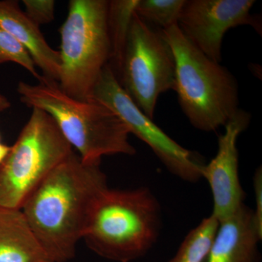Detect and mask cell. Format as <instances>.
<instances>
[{
  "label": "cell",
  "instance_id": "1",
  "mask_svg": "<svg viewBox=\"0 0 262 262\" xmlns=\"http://www.w3.org/2000/svg\"><path fill=\"white\" fill-rule=\"evenodd\" d=\"M108 187L101 162L74 151L48 174L22 206V213L53 262L75 257L98 198Z\"/></svg>",
  "mask_w": 262,
  "mask_h": 262
},
{
  "label": "cell",
  "instance_id": "2",
  "mask_svg": "<svg viewBox=\"0 0 262 262\" xmlns=\"http://www.w3.org/2000/svg\"><path fill=\"white\" fill-rule=\"evenodd\" d=\"M17 92L22 103L46 112L72 148L85 162H101L106 155L136 154L129 141L130 130L113 110L103 103L70 97L58 82L42 77L37 84L20 81Z\"/></svg>",
  "mask_w": 262,
  "mask_h": 262
},
{
  "label": "cell",
  "instance_id": "3",
  "mask_svg": "<svg viewBox=\"0 0 262 262\" xmlns=\"http://www.w3.org/2000/svg\"><path fill=\"white\" fill-rule=\"evenodd\" d=\"M161 208L147 187L106 188L98 198L83 238L101 257L131 262L147 254L159 237Z\"/></svg>",
  "mask_w": 262,
  "mask_h": 262
},
{
  "label": "cell",
  "instance_id": "4",
  "mask_svg": "<svg viewBox=\"0 0 262 262\" xmlns=\"http://www.w3.org/2000/svg\"><path fill=\"white\" fill-rule=\"evenodd\" d=\"M163 31L175 58L173 91L193 127L205 132L225 126L239 110L238 84L174 25Z\"/></svg>",
  "mask_w": 262,
  "mask_h": 262
},
{
  "label": "cell",
  "instance_id": "5",
  "mask_svg": "<svg viewBox=\"0 0 262 262\" xmlns=\"http://www.w3.org/2000/svg\"><path fill=\"white\" fill-rule=\"evenodd\" d=\"M107 0H71L60 29L58 85L70 97L88 101L111 54Z\"/></svg>",
  "mask_w": 262,
  "mask_h": 262
},
{
  "label": "cell",
  "instance_id": "6",
  "mask_svg": "<svg viewBox=\"0 0 262 262\" xmlns=\"http://www.w3.org/2000/svg\"><path fill=\"white\" fill-rule=\"evenodd\" d=\"M73 151L48 113L33 108L0 164V208L20 209L29 194Z\"/></svg>",
  "mask_w": 262,
  "mask_h": 262
},
{
  "label": "cell",
  "instance_id": "7",
  "mask_svg": "<svg viewBox=\"0 0 262 262\" xmlns=\"http://www.w3.org/2000/svg\"><path fill=\"white\" fill-rule=\"evenodd\" d=\"M117 79L136 106L151 120L160 95L173 90L175 58L163 31L136 13Z\"/></svg>",
  "mask_w": 262,
  "mask_h": 262
},
{
  "label": "cell",
  "instance_id": "8",
  "mask_svg": "<svg viewBox=\"0 0 262 262\" xmlns=\"http://www.w3.org/2000/svg\"><path fill=\"white\" fill-rule=\"evenodd\" d=\"M91 98L113 110L130 134L146 143L170 173L188 182L202 178V168L206 163L201 155L179 145L146 117L122 89L110 65L98 77Z\"/></svg>",
  "mask_w": 262,
  "mask_h": 262
},
{
  "label": "cell",
  "instance_id": "9",
  "mask_svg": "<svg viewBox=\"0 0 262 262\" xmlns=\"http://www.w3.org/2000/svg\"><path fill=\"white\" fill-rule=\"evenodd\" d=\"M255 3L254 0H186L178 27L208 58L220 63L222 41L229 29L249 25L261 34V19L251 14Z\"/></svg>",
  "mask_w": 262,
  "mask_h": 262
},
{
  "label": "cell",
  "instance_id": "10",
  "mask_svg": "<svg viewBox=\"0 0 262 262\" xmlns=\"http://www.w3.org/2000/svg\"><path fill=\"white\" fill-rule=\"evenodd\" d=\"M251 115L239 108L225 125V134L218 139V151L214 158L202 168V178L206 179L213 196L211 214L223 222L244 204L246 194L238 174L237 141L251 121Z\"/></svg>",
  "mask_w": 262,
  "mask_h": 262
},
{
  "label": "cell",
  "instance_id": "11",
  "mask_svg": "<svg viewBox=\"0 0 262 262\" xmlns=\"http://www.w3.org/2000/svg\"><path fill=\"white\" fill-rule=\"evenodd\" d=\"M261 238L253 210L242 205L233 215L220 222L204 262H260L258 245Z\"/></svg>",
  "mask_w": 262,
  "mask_h": 262
},
{
  "label": "cell",
  "instance_id": "12",
  "mask_svg": "<svg viewBox=\"0 0 262 262\" xmlns=\"http://www.w3.org/2000/svg\"><path fill=\"white\" fill-rule=\"evenodd\" d=\"M0 28L9 33L27 50L42 71L44 78L58 82L61 65L59 51L49 46L39 26L27 17L18 2L0 1Z\"/></svg>",
  "mask_w": 262,
  "mask_h": 262
},
{
  "label": "cell",
  "instance_id": "13",
  "mask_svg": "<svg viewBox=\"0 0 262 262\" xmlns=\"http://www.w3.org/2000/svg\"><path fill=\"white\" fill-rule=\"evenodd\" d=\"M0 262H53L21 210L0 208Z\"/></svg>",
  "mask_w": 262,
  "mask_h": 262
},
{
  "label": "cell",
  "instance_id": "14",
  "mask_svg": "<svg viewBox=\"0 0 262 262\" xmlns=\"http://www.w3.org/2000/svg\"><path fill=\"white\" fill-rule=\"evenodd\" d=\"M138 3L139 0H113L108 3V30L111 46L108 65L116 77L121 68L131 20Z\"/></svg>",
  "mask_w": 262,
  "mask_h": 262
},
{
  "label": "cell",
  "instance_id": "15",
  "mask_svg": "<svg viewBox=\"0 0 262 262\" xmlns=\"http://www.w3.org/2000/svg\"><path fill=\"white\" fill-rule=\"evenodd\" d=\"M220 222L211 214L192 229L179 246L178 251L168 262H204Z\"/></svg>",
  "mask_w": 262,
  "mask_h": 262
},
{
  "label": "cell",
  "instance_id": "16",
  "mask_svg": "<svg viewBox=\"0 0 262 262\" xmlns=\"http://www.w3.org/2000/svg\"><path fill=\"white\" fill-rule=\"evenodd\" d=\"M186 0H139L135 13L157 28L165 30L178 20Z\"/></svg>",
  "mask_w": 262,
  "mask_h": 262
},
{
  "label": "cell",
  "instance_id": "17",
  "mask_svg": "<svg viewBox=\"0 0 262 262\" xmlns=\"http://www.w3.org/2000/svg\"><path fill=\"white\" fill-rule=\"evenodd\" d=\"M20 65L40 81L42 76L38 74L35 63L28 52L9 33L0 28V65L5 63Z\"/></svg>",
  "mask_w": 262,
  "mask_h": 262
},
{
  "label": "cell",
  "instance_id": "18",
  "mask_svg": "<svg viewBox=\"0 0 262 262\" xmlns=\"http://www.w3.org/2000/svg\"><path fill=\"white\" fill-rule=\"evenodd\" d=\"M27 17L37 26L51 23L55 18V5L53 0H24Z\"/></svg>",
  "mask_w": 262,
  "mask_h": 262
},
{
  "label": "cell",
  "instance_id": "19",
  "mask_svg": "<svg viewBox=\"0 0 262 262\" xmlns=\"http://www.w3.org/2000/svg\"><path fill=\"white\" fill-rule=\"evenodd\" d=\"M253 189H254L256 209L253 210L255 222L258 229L262 232V170L258 167L253 177Z\"/></svg>",
  "mask_w": 262,
  "mask_h": 262
},
{
  "label": "cell",
  "instance_id": "20",
  "mask_svg": "<svg viewBox=\"0 0 262 262\" xmlns=\"http://www.w3.org/2000/svg\"><path fill=\"white\" fill-rule=\"evenodd\" d=\"M11 146L6 145L0 141V164L3 163L7 158L8 155L9 154Z\"/></svg>",
  "mask_w": 262,
  "mask_h": 262
},
{
  "label": "cell",
  "instance_id": "21",
  "mask_svg": "<svg viewBox=\"0 0 262 262\" xmlns=\"http://www.w3.org/2000/svg\"><path fill=\"white\" fill-rule=\"evenodd\" d=\"M11 106L9 100L4 95L0 93V113L8 110Z\"/></svg>",
  "mask_w": 262,
  "mask_h": 262
},
{
  "label": "cell",
  "instance_id": "22",
  "mask_svg": "<svg viewBox=\"0 0 262 262\" xmlns=\"http://www.w3.org/2000/svg\"><path fill=\"white\" fill-rule=\"evenodd\" d=\"M0 141H1V136H0Z\"/></svg>",
  "mask_w": 262,
  "mask_h": 262
}]
</instances>
